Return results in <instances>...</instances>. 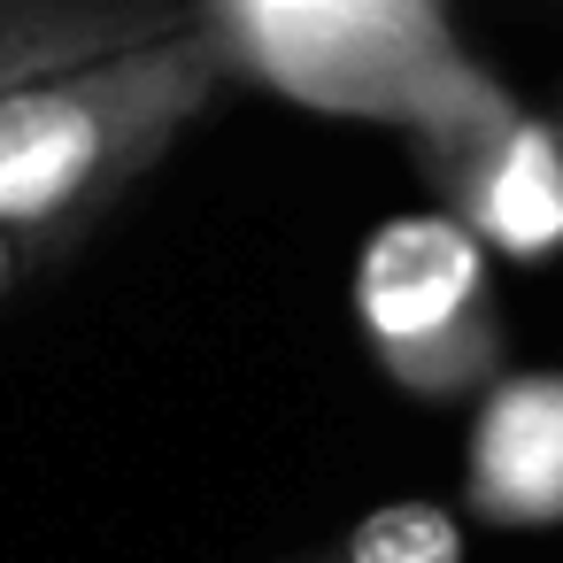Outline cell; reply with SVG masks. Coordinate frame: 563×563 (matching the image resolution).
Segmentation results:
<instances>
[{
	"label": "cell",
	"instance_id": "obj_1",
	"mask_svg": "<svg viewBox=\"0 0 563 563\" xmlns=\"http://www.w3.org/2000/svg\"><path fill=\"white\" fill-rule=\"evenodd\" d=\"M232 86L217 40L178 24L163 40L47 70L0 101V240L24 271L70 255Z\"/></svg>",
	"mask_w": 563,
	"mask_h": 563
},
{
	"label": "cell",
	"instance_id": "obj_2",
	"mask_svg": "<svg viewBox=\"0 0 563 563\" xmlns=\"http://www.w3.org/2000/svg\"><path fill=\"white\" fill-rule=\"evenodd\" d=\"M232 78L317 117L409 132L463 70L448 0H186Z\"/></svg>",
	"mask_w": 563,
	"mask_h": 563
},
{
	"label": "cell",
	"instance_id": "obj_3",
	"mask_svg": "<svg viewBox=\"0 0 563 563\" xmlns=\"http://www.w3.org/2000/svg\"><path fill=\"white\" fill-rule=\"evenodd\" d=\"M355 324L378 371L424 401L486 394L509 371L494 255L448 217H386L355 255Z\"/></svg>",
	"mask_w": 563,
	"mask_h": 563
},
{
	"label": "cell",
	"instance_id": "obj_4",
	"mask_svg": "<svg viewBox=\"0 0 563 563\" xmlns=\"http://www.w3.org/2000/svg\"><path fill=\"white\" fill-rule=\"evenodd\" d=\"M417 170L448 194V217L517 263L563 255V140L525 117L478 63L401 132Z\"/></svg>",
	"mask_w": 563,
	"mask_h": 563
},
{
	"label": "cell",
	"instance_id": "obj_5",
	"mask_svg": "<svg viewBox=\"0 0 563 563\" xmlns=\"http://www.w3.org/2000/svg\"><path fill=\"white\" fill-rule=\"evenodd\" d=\"M463 501L486 525H563V371H501L478 394Z\"/></svg>",
	"mask_w": 563,
	"mask_h": 563
},
{
	"label": "cell",
	"instance_id": "obj_6",
	"mask_svg": "<svg viewBox=\"0 0 563 563\" xmlns=\"http://www.w3.org/2000/svg\"><path fill=\"white\" fill-rule=\"evenodd\" d=\"M194 24L186 0H0V101L16 86Z\"/></svg>",
	"mask_w": 563,
	"mask_h": 563
},
{
	"label": "cell",
	"instance_id": "obj_7",
	"mask_svg": "<svg viewBox=\"0 0 563 563\" xmlns=\"http://www.w3.org/2000/svg\"><path fill=\"white\" fill-rule=\"evenodd\" d=\"M317 563H463V525L440 501H386Z\"/></svg>",
	"mask_w": 563,
	"mask_h": 563
},
{
	"label": "cell",
	"instance_id": "obj_8",
	"mask_svg": "<svg viewBox=\"0 0 563 563\" xmlns=\"http://www.w3.org/2000/svg\"><path fill=\"white\" fill-rule=\"evenodd\" d=\"M16 278H24V263H16V247H9V240H0V301L16 294Z\"/></svg>",
	"mask_w": 563,
	"mask_h": 563
}]
</instances>
